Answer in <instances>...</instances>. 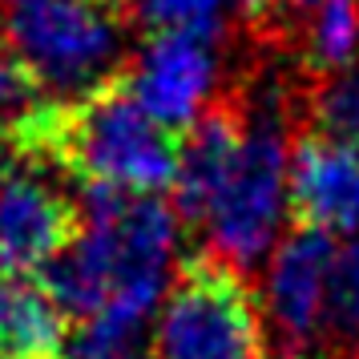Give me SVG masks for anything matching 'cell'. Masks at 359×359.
Wrapping results in <instances>:
<instances>
[{
  "label": "cell",
  "mask_w": 359,
  "mask_h": 359,
  "mask_svg": "<svg viewBox=\"0 0 359 359\" xmlns=\"http://www.w3.org/2000/svg\"><path fill=\"white\" fill-rule=\"evenodd\" d=\"M262 101L250 105L243 89V146L230 162L226 182L218 186L210 210L202 218V238L214 259L250 271L271 250L287 210V170H291V142H287V117H291V89H255Z\"/></svg>",
  "instance_id": "6da1fadb"
},
{
  "label": "cell",
  "mask_w": 359,
  "mask_h": 359,
  "mask_svg": "<svg viewBox=\"0 0 359 359\" xmlns=\"http://www.w3.org/2000/svg\"><path fill=\"white\" fill-rule=\"evenodd\" d=\"M121 0H0V45L61 101L121 73Z\"/></svg>",
  "instance_id": "7a4b0ae2"
},
{
  "label": "cell",
  "mask_w": 359,
  "mask_h": 359,
  "mask_svg": "<svg viewBox=\"0 0 359 359\" xmlns=\"http://www.w3.org/2000/svg\"><path fill=\"white\" fill-rule=\"evenodd\" d=\"M154 359H271L266 315L246 271L210 250L182 262L154 327Z\"/></svg>",
  "instance_id": "3957f363"
},
{
  "label": "cell",
  "mask_w": 359,
  "mask_h": 359,
  "mask_svg": "<svg viewBox=\"0 0 359 359\" xmlns=\"http://www.w3.org/2000/svg\"><path fill=\"white\" fill-rule=\"evenodd\" d=\"M81 234V206L49 182V165L0 146V278L45 271Z\"/></svg>",
  "instance_id": "277c9868"
},
{
  "label": "cell",
  "mask_w": 359,
  "mask_h": 359,
  "mask_svg": "<svg viewBox=\"0 0 359 359\" xmlns=\"http://www.w3.org/2000/svg\"><path fill=\"white\" fill-rule=\"evenodd\" d=\"M335 259L331 234L294 226L271 255L262 311L271 319L278 359H303L323 339V299L327 271Z\"/></svg>",
  "instance_id": "5b68a950"
},
{
  "label": "cell",
  "mask_w": 359,
  "mask_h": 359,
  "mask_svg": "<svg viewBox=\"0 0 359 359\" xmlns=\"http://www.w3.org/2000/svg\"><path fill=\"white\" fill-rule=\"evenodd\" d=\"M126 81L154 121L186 133L218 101V57L206 36L154 33L142 57L126 69Z\"/></svg>",
  "instance_id": "8992f818"
},
{
  "label": "cell",
  "mask_w": 359,
  "mask_h": 359,
  "mask_svg": "<svg viewBox=\"0 0 359 359\" xmlns=\"http://www.w3.org/2000/svg\"><path fill=\"white\" fill-rule=\"evenodd\" d=\"M287 206L294 226L323 234H359V146L339 142L323 130H303L291 142Z\"/></svg>",
  "instance_id": "52a82bcc"
},
{
  "label": "cell",
  "mask_w": 359,
  "mask_h": 359,
  "mask_svg": "<svg viewBox=\"0 0 359 359\" xmlns=\"http://www.w3.org/2000/svg\"><path fill=\"white\" fill-rule=\"evenodd\" d=\"M246 114L238 93H222L206 114L186 130L178 149V178H174V210L186 226H202L218 186L226 182L230 162L243 146Z\"/></svg>",
  "instance_id": "ba28073f"
},
{
  "label": "cell",
  "mask_w": 359,
  "mask_h": 359,
  "mask_svg": "<svg viewBox=\"0 0 359 359\" xmlns=\"http://www.w3.org/2000/svg\"><path fill=\"white\" fill-rule=\"evenodd\" d=\"M65 307L33 275L0 278V359H69Z\"/></svg>",
  "instance_id": "9c48e42d"
},
{
  "label": "cell",
  "mask_w": 359,
  "mask_h": 359,
  "mask_svg": "<svg viewBox=\"0 0 359 359\" xmlns=\"http://www.w3.org/2000/svg\"><path fill=\"white\" fill-rule=\"evenodd\" d=\"M359 61V0H319L303 25V73L307 81L331 77Z\"/></svg>",
  "instance_id": "30bf717a"
},
{
  "label": "cell",
  "mask_w": 359,
  "mask_h": 359,
  "mask_svg": "<svg viewBox=\"0 0 359 359\" xmlns=\"http://www.w3.org/2000/svg\"><path fill=\"white\" fill-rule=\"evenodd\" d=\"M303 114L311 117V130L359 146V61L331 77H315L303 93Z\"/></svg>",
  "instance_id": "8fae6325"
},
{
  "label": "cell",
  "mask_w": 359,
  "mask_h": 359,
  "mask_svg": "<svg viewBox=\"0 0 359 359\" xmlns=\"http://www.w3.org/2000/svg\"><path fill=\"white\" fill-rule=\"evenodd\" d=\"M323 339L335 347L359 343V238L335 246V259L327 271Z\"/></svg>",
  "instance_id": "7c38bea8"
},
{
  "label": "cell",
  "mask_w": 359,
  "mask_h": 359,
  "mask_svg": "<svg viewBox=\"0 0 359 359\" xmlns=\"http://www.w3.org/2000/svg\"><path fill=\"white\" fill-rule=\"evenodd\" d=\"M126 8L146 33H190L214 41L222 33L226 0H126Z\"/></svg>",
  "instance_id": "4fadbf2b"
},
{
  "label": "cell",
  "mask_w": 359,
  "mask_h": 359,
  "mask_svg": "<svg viewBox=\"0 0 359 359\" xmlns=\"http://www.w3.org/2000/svg\"><path fill=\"white\" fill-rule=\"evenodd\" d=\"M41 101H49L45 89H41V81L0 45V130L20 121L25 114H33Z\"/></svg>",
  "instance_id": "5bb4252c"
},
{
  "label": "cell",
  "mask_w": 359,
  "mask_h": 359,
  "mask_svg": "<svg viewBox=\"0 0 359 359\" xmlns=\"http://www.w3.org/2000/svg\"><path fill=\"white\" fill-rule=\"evenodd\" d=\"M278 4V13H283V20H291V17H299V13H311L319 0H275Z\"/></svg>",
  "instance_id": "9a60e30c"
},
{
  "label": "cell",
  "mask_w": 359,
  "mask_h": 359,
  "mask_svg": "<svg viewBox=\"0 0 359 359\" xmlns=\"http://www.w3.org/2000/svg\"><path fill=\"white\" fill-rule=\"evenodd\" d=\"M347 359H359V343H355V351H351V355H347Z\"/></svg>",
  "instance_id": "2e32d148"
},
{
  "label": "cell",
  "mask_w": 359,
  "mask_h": 359,
  "mask_svg": "<svg viewBox=\"0 0 359 359\" xmlns=\"http://www.w3.org/2000/svg\"><path fill=\"white\" fill-rule=\"evenodd\" d=\"M126 359H133V355H126Z\"/></svg>",
  "instance_id": "e0dca14e"
},
{
  "label": "cell",
  "mask_w": 359,
  "mask_h": 359,
  "mask_svg": "<svg viewBox=\"0 0 359 359\" xmlns=\"http://www.w3.org/2000/svg\"><path fill=\"white\" fill-rule=\"evenodd\" d=\"M121 4H126V0H121Z\"/></svg>",
  "instance_id": "ac0fdd59"
}]
</instances>
